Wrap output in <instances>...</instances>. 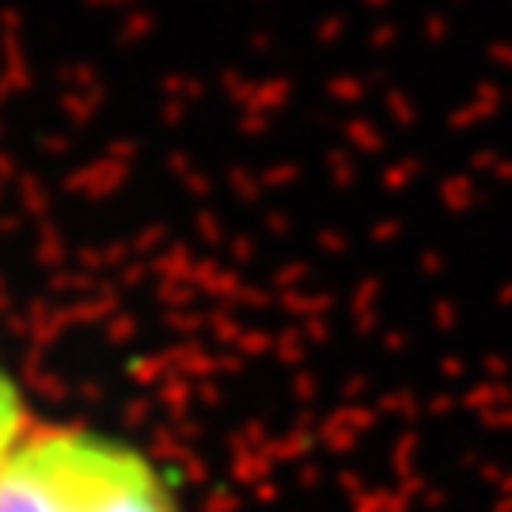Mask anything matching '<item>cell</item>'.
Segmentation results:
<instances>
[{"instance_id":"cell-1","label":"cell","mask_w":512,"mask_h":512,"mask_svg":"<svg viewBox=\"0 0 512 512\" xmlns=\"http://www.w3.org/2000/svg\"><path fill=\"white\" fill-rule=\"evenodd\" d=\"M0 512H186L179 478L92 421L35 418L0 463Z\"/></svg>"},{"instance_id":"cell-2","label":"cell","mask_w":512,"mask_h":512,"mask_svg":"<svg viewBox=\"0 0 512 512\" xmlns=\"http://www.w3.org/2000/svg\"><path fill=\"white\" fill-rule=\"evenodd\" d=\"M31 421H35V410L27 399V387L16 376V368L0 357V463L16 448V440L27 433Z\"/></svg>"}]
</instances>
